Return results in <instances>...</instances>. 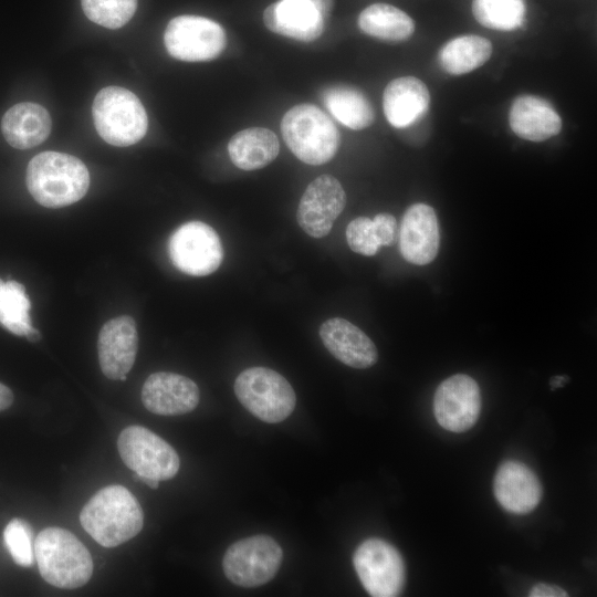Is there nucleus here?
<instances>
[{
    "mask_svg": "<svg viewBox=\"0 0 597 597\" xmlns=\"http://www.w3.org/2000/svg\"><path fill=\"white\" fill-rule=\"evenodd\" d=\"M80 522L93 540L109 548L129 541L142 531L144 513L125 486L108 485L83 506Z\"/></svg>",
    "mask_w": 597,
    "mask_h": 597,
    "instance_id": "obj_1",
    "label": "nucleus"
},
{
    "mask_svg": "<svg viewBox=\"0 0 597 597\" xmlns=\"http://www.w3.org/2000/svg\"><path fill=\"white\" fill-rule=\"evenodd\" d=\"M90 186V174L82 160L57 151L34 156L27 168V187L38 203L61 208L82 199Z\"/></svg>",
    "mask_w": 597,
    "mask_h": 597,
    "instance_id": "obj_2",
    "label": "nucleus"
},
{
    "mask_svg": "<svg viewBox=\"0 0 597 597\" xmlns=\"http://www.w3.org/2000/svg\"><path fill=\"white\" fill-rule=\"evenodd\" d=\"M34 558L42 578L59 588H78L93 574L88 549L73 533L61 527H46L38 534Z\"/></svg>",
    "mask_w": 597,
    "mask_h": 597,
    "instance_id": "obj_3",
    "label": "nucleus"
},
{
    "mask_svg": "<svg viewBox=\"0 0 597 597\" xmlns=\"http://www.w3.org/2000/svg\"><path fill=\"white\" fill-rule=\"evenodd\" d=\"M281 130L290 150L308 165L329 161L339 146L335 124L313 104L304 103L290 108L282 118Z\"/></svg>",
    "mask_w": 597,
    "mask_h": 597,
    "instance_id": "obj_4",
    "label": "nucleus"
},
{
    "mask_svg": "<svg viewBox=\"0 0 597 597\" xmlns=\"http://www.w3.org/2000/svg\"><path fill=\"white\" fill-rule=\"evenodd\" d=\"M93 119L98 135L114 146H130L147 132L148 118L138 97L119 86L101 90L93 102Z\"/></svg>",
    "mask_w": 597,
    "mask_h": 597,
    "instance_id": "obj_5",
    "label": "nucleus"
},
{
    "mask_svg": "<svg viewBox=\"0 0 597 597\" xmlns=\"http://www.w3.org/2000/svg\"><path fill=\"white\" fill-rule=\"evenodd\" d=\"M234 392L248 411L268 423L283 421L296 405L290 383L266 367H251L241 371L234 381Z\"/></svg>",
    "mask_w": 597,
    "mask_h": 597,
    "instance_id": "obj_6",
    "label": "nucleus"
},
{
    "mask_svg": "<svg viewBox=\"0 0 597 597\" xmlns=\"http://www.w3.org/2000/svg\"><path fill=\"white\" fill-rule=\"evenodd\" d=\"M283 552L268 535L242 538L228 547L222 559L226 577L241 587H258L279 572Z\"/></svg>",
    "mask_w": 597,
    "mask_h": 597,
    "instance_id": "obj_7",
    "label": "nucleus"
},
{
    "mask_svg": "<svg viewBox=\"0 0 597 597\" xmlns=\"http://www.w3.org/2000/svg\"><path fill=\"white\" fill-rule=\"evenodd\" d=\"M117 448L123 462L140 476L165 481L174 478L180 467L176 450L142 426L123 429L118 436Z\"/></svg>",
    "mask_w": 597,
    "mask_h": 597,
    "instance_id": "obj_8",
    "label": "nucleus"
},
{
    "mask_svg": "<svg viewBox=\"0 0 597 597\" xmlns=\"http://www.w3.org/2000/svg\"><path fill=\"white\" fill-rule=\"evenodd\" d=\"M354 568L366 591L373 597L399 596L406 583L402 556L381 538L364 541L353 555Z\"/></svg>",
    "mask_w": 597,
    "mask_h": 597,
    "instance_id": "obj_9",
    "label": "nucleus"
},
{
    "mask_svg": "<svg viewBox=\"0 0 597 597\" xmlns=\"http://www.w3.org/2000/svg\"><path fill=\"white\" fill-rule=\"evenodd\" d=\"M164 42L172 57L187 62H203L221 54L227 38L224 30L216 21L184 14L169 21Z\"/></svg>",
    "mask_w": 597,
    "mask_h": 597,
    "instance_id": "obj_10",
    "label": "nucleus"
},
{
    "mask_svg": "<svg viewBox=\"0 0 597 597\" xmlns=\"http://www.w3.org/2000/svg\"><path fill=\"white\" fill-rule=\"evenodd\" d=\"M168 252L172 264L192 276L213 273L223 258L218 233L201 221H189L177 228L169 238Z\"/></svg>",
    "mask_w": 597,
    "mask_h": 597,
    "instance_id": "obj_11",
    "label": "nucleus"
},
{
    "mask_svg": "<svg viewBox=\"0 0 597 597\" xmlns=\"http://www.w3.org/2000/svg\"><path fill=\"white\" fill-rule=\"evenodd\" d=\"M481 395L478 383L457 374L444 379L433 396V413L438 423L451 432H464L479 419Z\"/></svg>",
    "mask_w": 597,
    "mask_h": 597,
    "instance_id": "obj_12",
    "label": "nucleus"
},
{
    "mask_svg": "<svg viewBox=\"0 0 597 597\" xmlns=\"http://www.w3.org/2000/svg\"><path fill=\"white\" fill-rule=\"evenodd\" d=\"M345 205L346 193L341 182L331 175H322L305 189L297 207V222L308 235L326 237Z\"/></svg>",
    "mask_w": 597,
    "mask_h": 597,
    "instance_id": "obj_13",
    "label": "nucleus"
},
{
    "mask_svg": "<svg viewBox=\"0 0 597 597\" xmlns=\"http://www.w3.org/2000/svg\"><path fill=\"white\" fill-rule=\"evenodd\" d=\"M138 349L135 321L127 315L106 322L98 334V362L103 374L114 380H126Z\"/></svg>",
    "mask_w": 597,
    "mask_h": 597,
    "instance_id": "obj_14",
    "label": "nucleus"
},
{
    "mask_svg": "<svg viewBox=\"0 0 597 597\" xmlns=\"http://www.w3.org/2000/svg\"><path fill=\"white\" fill-rule=\"evenodd\" d=\"M200 391L190 378L168 371L148 376L142 389V401L147 410L160 416H176L192 411L199 404Z\"/></svg>",
    "mask_w": 597,
    "mask_h": 597,
    "instance_id": "obj_15",
    "label": "nucleus"
},
{
    "mask_svg": "<svg viewBox=\"0 0 597 597\" xmlns=\"http://www.w3.org/2000/svg\"><path fill=\"white\" fill-rule=\"evenodd\" d=\"M440 245L436 211L426 203H413L404 213L399 229V249L405 260L425 265L433 261Z\"/></svg>",
    "mask_w": 597,
    "mask_h": 597,
    "instance_id": "obj_16",
    "label": "nucleus"
},
{
    "mask_svg": "<svg viewBox=\"0 0 597 597\" xmlns=\"http://www.w3.org/2000/svg\"><path fill=\"white\" fill-rule=\"evenodd\" d=\"M496 501L507 512L526 514L542 500V484L537 475L526 464L510 460L503 462L493 480Z\"/></svg>",
    "mask_w": 597,
    "mask_h": 597,
    "instance_id": "obj_17",
    "label": "nucleus"
},
{
    "mask_svg": "<svg viewBox=\"0 0 597 597\" xmlns=\"http://www.w3.org/2000/svg\"><path fill=\"white\" fill-rule=\"evenodd\" d=\"M318 333L327 350L349 367L368 368L378 359L373 341L345 318H328L321 325Z\"/></svg>",
    "mask_w": 597,
    "mask_h": 597,
    "instance_id": "obj_18",
    "label": "nucleus"
},
{
    "mask_svg": "<svg viewBox=\"0 0 597 597\" xmlns=\"http://www.w3.org/2000/svg\"><path fill=\"white\" fill-rule=\"evenodd\" d=\"M263 22L274 33L311 42L323 33L325 19L307 0H280L266 7Z\"/></svg>",
    "mask_w": 597,
    "mask_h": 597,
    "instance_id": "obj_19",
    "label": "nucleus"
},
{
    "mask_svg": "<svg viewBox=\"0 0 597 597\" xmlns=\"http://www.w3.org/2000/svg\"><path fill=\"white\" fill-rule=\"evenodd\" d=\"M513 133L530 142H544L562 130V118L554 106L536 95L517 96L510 108Z\"/></svg>",
    "mask_w": 597,
    "mask_h": 597,
    "instance_id": "obj_20",
    "label": "nucleus"
},
{
    "mask_svg": "<svg viewBox=\"0 0 597 597\" xmlns=\"http://www.w3.org/2000/svg\"><path fill=\"white\" fill-rule=\"evenodd\" d=\"M430 93L427 85L415 76H400L390 81L383 95L384 114L388 123L404 128L418 121L428 109Z\"/></svg>",
    "mask_w": 597,
    "mask_h": 597,
    "instance_id": "obj_21",
    "label": "nucleus"
},
{
    "mask_svg": "<svg viewBox=\"0 0 597 597\" xmlns=\"http://www.w3.org/2000/svg\"><path fill=\"white\" fill-rule=\"evenodd\" d=\"M51 126L49 112L31 102L13 105L1 121L4 139L18 149H28L43 143L50 135Z\"/></svg>",
    "mask_w": 597,
    "mask_h": 597,
    "instance_id": "obj_22",
    "label": "nucleus"
},
{
    "mask_svg": "<svg viewBox=\"0 0 597 597\" xmlns=\"http://www.w3.org/2000/svg\"><path fill=\"white\" fill-rule=\"evenodd\" d=\"M279 151L276 135L265 127L240 130L228 144L231 161L242 170H255L268 166L277 157Z\"/></svg>",
    "mask_w": 597,
    "mask_h": 597,
    "instance_id": "obj_23",
    "label": "nucleus"
},
{
    "mask_svg": "<svg viewBox=\"0 0 597 597\" xmlns=\"http://www.w3.org/2000/svg\"><path fill=\"white\" fill-rule=\"evenodd\" d=\"M358 27L367 35L390 42L405 41L415 31L413 20L402 10L387 3H374L365 8L358 17Z\"/></svg>",
    "mask_w": 597,
    "mask_h": 597,
    "instance_id": "obj_24",
    "label": "nucleus"
},
{
    "mask_svg": "<svg viewBox=\"0 0 597 597\" xmlns=\"http://www.w3.org/2000/svg\"><path fill=\"white\" fill-rule=\"evenodd\" d=\"M323 101L331 114L350 129H364L375 118L374 108L359 90L348 85H334L323 93Z\"/></svg>",
    "mask_w": 597,
    "mask_h": 597,
    "instance_id": "obj_25",
    "label": "nucleus"
},
{
    "mask_svg": "<svg viewBox=\"0 0 597 597\" xmlns=\"http://www.w3.org/2000/svg\"><path fill=\"white\" fill-rule=\"evenodd\" d=\"M493 52L492 43L480 35L468 34L448 41L439 52L442 69L462 75L482 66Z\"/></svg>",
    "mask_w": 597,
    "mask_h": 597,
    "instance_id": "obj_26",
    "label": "nucleus"
},
{
    "mask_svg": "<svg viewBox=\"0 0 597 597\" xmlns=\"http://www.w3.org/2000/svg\"><path fill=\"white\" fill-rule=\"evenodd\" d=\"M30 308L24 285L14 280L0 279V324L9 332L24 336L32 327Z\"/></svg>",
    "mask_w": 597,
    "mask_h": 597,
    "instance_id": "obj_27",
    "label": "nucleus"
},
{
    "mask_svg": "<svg viewBox=\"0 0 597 597\" xmlns=\"http://www.w3.org/2000/svg\"><path fill=\"white\" fill-rule=\"evenodd\" d=\"M472 13L483 27L512 31L522 25L525 14L524 0H473Z\"/></svg>",
    "mask_w": 597,
    "mask_h": 597,
    "instance_id": "obj_28",
    "label": "nucleus"
},
{
    "mask_svg": "<svg viewBox=\"0 0 597 597\" xmlns=\"http://www.w3.org/2000/svg\"><path fill=\"white\" fill-rule=\"evenodd\" d=\"M85 15L104 28L118 29L134 15L137 0H81Z\"/></svg>",
    "mask_w": 597,
    "mask_h": 597,
    "instance_id": "obj_29",
    "label": "nucleus"
},
{
    "mask_svg": "<svg viewBox=\"0 0 597 597\" xmlns=\"http://www.w3.org/2000/svg\"><path fill=\"white\" fill-rule=\"evenodd\" d=\"M3 542L15 564L30 567L34 562L32 528L21 519H12L3 531Z\"/></svg>",
    "mask_w": 597,
    "mask_h": 597,
    "instance_id": "obj_30",
    "label": "nucleus"
},
{
    "mask_svg": "<svg viewBox=\"0 0 597 597\" xmlns=\"http://www.w3.org/2000/svg\"><path fill=\"white\" fill-rule=\"evenodd\" d=\"M346 240L354 252L367 256L376 254L380 248L373 219L367 217L355 218L348 223Z\"/></svg>",
    "mask_w": 597,
    "mask_h": 597,
    "instance_id": "obj_31",
    "label": "nucleus"
},
{
    "mask_svg": "<svg viewBox=\"0 0 597 597\" xmlns=\"http://www.w3.org/2000/svg\"><path fill=\"white\" fill-rule=\"evenodd\" d=\"M376 237L380 247L391 245L398 235L396 218L390 213H378L373 219Z\"/></svg>",
    "mask_w": 597,
    "mask_h": 597,
    "instance_id": "obj_32",
    "label": "nucleus"
},
{
    "mask_svg": "<svg viewBox=\"0 0 597 597\" xmlns=\"http://www.w3.org/2000/svg\"><path fill=\"white\" fill-rule=\"evenodd\" d=\"M530 597H566L568 594L559 586L538 583L528 593Z\"/></svg>",
    "mask_w": 597,
    "mask_h": 597,
    "instance_id": "obj_33",
    "label": "nucleus"
},
{
    "mask_svg": "<svg viewBox=\"0 0 597 597\" xmlns=\"http://www.w3.org/2000/svg\"><path fill=\"white\" fill-rule=\"evenodd\" d=\"M13 402V394L9 387L0 383V411L8 409Z\"/></svg>",
    "mask_w": 597,
    "mask_h": 597,
    "instance_id": "obj_34",
    "label": "nucleus"
},
{
    "mask_svg": "<svg viewBox=\"0 0 597 597\" xmlns=\"http://www.w3.org/2000/svg\"><path fill=\"white\" fill-rule=\"evenodd\" d=\"M310 1L322 14L324 19H326L329 13L332 12V9L334 7V0H307Z\"/></svg>",
    "mask_w": 597,
    "mask_h": 597,
    "instance_id": "obj_35",
    "label": "nucleus"
},
{
    "mask_svg": "<svg viewBox=\"0 0 597 597\" xmlns=\"http://www.w3.org/2000/svg\"><path fill=\"white\" fill-rule=\"evenodd\" d=\"M568 381L567 376H554L549 380L551 388L554 390L556 388L563 387Z\"/></svg>",
    "mask_w": 597,
    "mask_h": 597,
    "instance_id": "obj_36",
    "label": "nucleus"
},
{
    "mask_svg": "<svg viewBox=\"0 0 597 597\" xmlns=\"http://www.w3.org/2000/svg\"><path fill=\"white\" fill-rule=\"evenodd\" d=\"M30 342H38L41 338V333L33 326L24 335Z\"/></svg>",
    "mask_w": 597,
    "mask_h": 597,
    "instance_id": "obj_37",
    "label": "nucleus"
},
{
    "mask_svg": "<svg viewBox=\"0 0 597 597\" xmlns=\"http://www.w3.org/2000/svg\"><path fill=\"white\" fill-rule=\"evenodd\" d=\"M135 478L138 479L139 481L146 483L151 489H158L159 481H157V480L146 478V476H140V475H137V474H135Z\"/></svg>",
    "mask_w": 597,
    "mask_h": 597,
    "instance_id": "obj_38",
    "label": "nucleus"
}]
</instances>
